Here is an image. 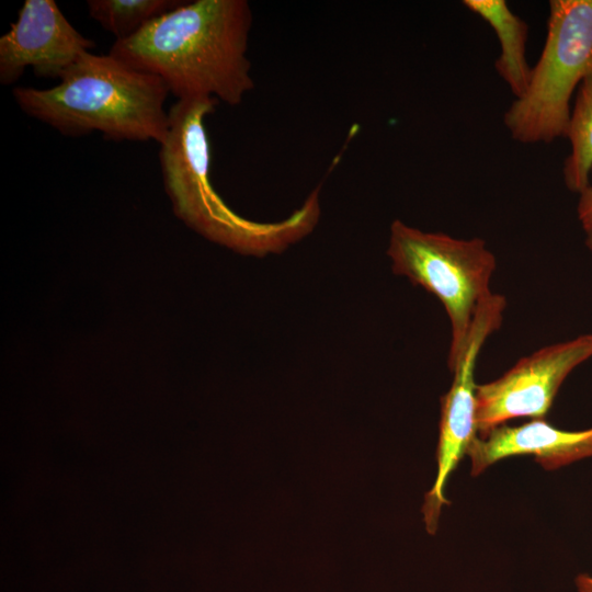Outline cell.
<instances>
[{
    "instance_id": "6da1fadb",
    "label": "cell",
    "mask_w": 592,
    "mask_h": 592,
    "mask_svg": "<svg viewBox=\"0 0 592 592\" xmlns=\"http://www.w3.org/2000/svg\"><path fill=\"white\" fill-rule=\"evenodd\" d=\"M251 26L246 0L184 1L115 41L109 54L160 78L178 100L235 106L254 88L247 55Z\"/></svg>"
},
{
    "instance_id": "7a4b0ae2",
    "label": "cell",
    "mask_w": 592,
    "mask_h": 592,
    "mask_svg": "<svg viewBox=\"0 0 592 592\" xmlns=\"http://www.w3.org/2000/svg\"><path fill=\"white\" fill-rule=\"evenodd\" d=\"M12 93L25 114L68 137L100 132L109 140L160 145L169 128L166 83L110 54L84 53L56 86Z\"/></svg>"
},
{
    "instance_id": "3957f363",
    "label": "cell",
    "mask_w": 592,
    "mask_h": 592,
    "mask_svg": "<svg viewBox=\"0 0 592 592\" xmlns=\"http://www.w3.org/2000/svg\"><path fill=\"white\" fill-rule=\"evenodd\" d=\"M218 103L215 99L178 100L168 111L169 128L159 149L166 191L178 215L209 239L254 254L280 252L315 228L320 215L319 189L277 223H257L234 213L209 178L205 119Z\"/></svg>"
},
{
    "instance_id": "277c9868",
    "label": "cell",
    "mask_w": 592,
    "mask_h": 592,
    "mask_svg": "<svg viewBox=\"0 0 592 592\" xmlns=\"http://www.w3.org/2000/svg\"><path fill=\"white\" fill-rule=\"evenodd\" d=\"M592 72V0L549 2L547 36L525 92L504 114L511 136L523 144L566 137L570 100Z\"/></svg>"
},
{
    "instance_id": "5b68a950",
    "label": "cell",
    "mask_w": 592,
    "mask_h": 592,
    "mask_svg": "<svg viewBox=\"0 0 592 592\" xmlns=\"http://www.w3.org/2000/svg\"><path fill=\"white\" fill-rule=\"evenodd\" d=\"M387 254L394 273L423 287L443 305L452 329L451 368L480 303L491 294L490 281L497 266L493 253L480 238L426 232L396 219L390 225Z\"/></svg>"
},
{
    "instance_id": "8992f818",
    "label": "cell",
    "mask_w": 592,
    "mask_h": 592,
    "mask_svg": "<svg viewBox=\"0 0 592 592\" xmlns=\"http://www.w3.org/2000/svg\"><path fill=\"white\" fill-rule=\"evenodd\" d=\"M505 307L506 300L500 294L492 293L480 303L465 345L449 368L454 378L449 390L441 399L437 474L422 505L425 528L431 535L437 531L442 506L448 503L444 494L448 477L477 436L476 363L487 338L500 328Z\"/></svg>"
},
{
    "instance_id": "52a82bcc",
    "label": "cell",
    "mask_w": 592,
    "mask_h": 592,
    "mask_svg": "<svg viewBox=\"0 0 592 592\" xmlns=\"http://www.w3.org/2000/svg\"><path fill=\"white\" fill-rule=\"evenodd\" d=\"M591 357L592 333H585L544 346L498 379L477 385V431L482 435L514 418L543 419L567 376Z\"/></svg>"
},
{
    "instance_id": "ba28073f",
    "label": "cell",
    "mask_w": 592,
    "mask_h": 592,
    "mask_svg": "<svg viewBox=\"0 0 592 592\" xmlns=\"http://www.w3.org/2000/svg\"><path fill=\"white\" fill-rule=\"evenodd\" d=\"M95 43L80 34L54 0H25L0 37V83L16 82L27 67L35 76L60 79Z\"/></svg>"
},
{
    "instance_id": "9c48e42d",
    "label": "cell",
    "mask_w": 592,
    "mask_h": 592,
    "mask_svg": "<svg viewBox=\"0 0 592 592\" xmlns=\"http://www.w3.org/2000/svg\"><path fill=\"white\" fill-rule=\"evenodd\" d=\"M466 455L471 475L481 474L503 458L531 455L546 470H555L592 457V428L581 431L558 429L544 419L517 426L498 425L476 436Z\"/></svg>"
},
{
    "instance_id": "30bf717a",
    "label": "cell",
    "mask_w": 592,
    "mask_h": 592,
    "mask_svg": "<svg viewBox=\"0 0 592 592\" xmlns=\"http://www.w3.org/2000/svg\"><path fill=\"white\" fill-rule=\"evenodd\" d=\"M464 5L494 30L501 52L494 67L515 98L526 90L532 67L526 58L528 27L503 0H465Z\"/></svg>"
},
{
    "instance_id": "8fae6325",
    "label": "cell",
    "mask_w": 592,
    "mask_h": 592,
    "mask_svg": "<svg viewBox=\"0 0 592 592\" xmlns=\"http://www.w3.org/2000/svg\"><path fill=\"white\" fill-rule=\"evenodd\" d=\"M566 137L571 150L563 164V180L569 191L579 194L590 185L592 170V72L578 88Z\"/></svg>"
},
{
    "instance_id": "7c38bea8",
    "label": "cell",
    "mask_w": 592,
    "mask_h": 592,
    "mask_svg": "<svg viewBox=\"0 0 592 592\" xmlns=\"http://www.w3.org/2000/svg\"><path fill=\"white\" fill-rule=\"evenodd\" d=\"M181 0H89L90 18L105 31L115 36V41L128 38L153 19L175 9Z\"/></svg>"
},
{
    "instance_id": "4fadbf2b",
    "label": "cell",
    "mask_w": 592,
    "mask_h": 592,
    "mask_svg": "<svg viewBox=\"0 0 592 592\" xmlns=\"http://www.w3.org/2000/svg\"><path fill=\"white\" fill-rule=\"evenodd\" d=\"M578 219L585 236V246L592 251V185L579 193Z\"/></svg>"
},
{
    "instance_id": "5bb4252c",
    "label": "cell",
    "mask_w": 592,
    "mask_h": 592,
    "mask_svg": "<svg viewBox=\"0 0 592 592\" xmlns=\"http://www.w3.org/2000/svg\"><path fill=\"white\" fill-rule=\"evenodd\" d=\"M578 592H592V576L581 573L576 578Z\"/></svg>"
}]
</instances>
